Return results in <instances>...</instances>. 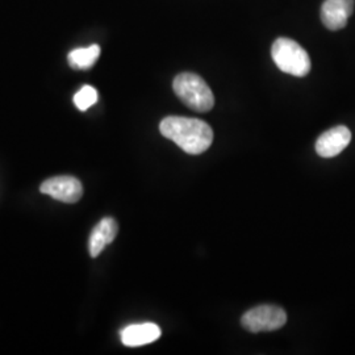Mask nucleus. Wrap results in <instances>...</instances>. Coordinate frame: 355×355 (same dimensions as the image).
<instances>
[{
	"label": "nucleus",
	"mask_w": 355,
	"mask_h": 355,
	"mask_svg": "<svg viewBox=\"0 0 355 355\" xmlns=\"http://www.w3.org/2000/svg\"><path fill=\"white\" fill-rule=\"evenodd\" d=\"M162 136L175 142L183 152L198 155L214 142V130L203 120L182 116H167L161 124Z\"/></svg>",
	"instance_id": "obj_1"
},
{
	"label": "nucleus",
	"mask_w": 355,
	"mask_h": 355,
	"mask_svg": "<svg viewBox=\"0 0 355 355\" xmlns=\"http://www.w3.org/2000/svg\"><path fill=\"white\" fill-rule=\"evenodd\" d=\"M173 89L178 98L196 112H208L215 105L212 89L202 76L193 73L178 74L173 82Z\"/></svg>",
	"instance_id": "obj_2"
},
{
	"label": "nucleus",
	"mask_w": 355,
	"mask_h": 355,
	"mask_svg": "<svg viewBox=\"0 0 355 355\" xmlns=\"http://www.w3.org/2000/svg\"><path fill=\"white\" fill-rule=\"evenodd\" d=\"M271 57L278 69L286 74L303 78L311 71V58L308 53L291 38L275 40L271 48Z\"/></svg>",
	"instance_id": "obj_3"
},
{
	"label": "nucleus",
	"mask_w": 355,
	"mask_h": 355,
	"mask_svg": "<svg viewBox=\"0 0 355 355\" xmlns=\"http://www.w3.org/2000/svg\"><path fill=\"white\" fill-rule=\"evenodd\" d=\"M287 313L278 305H258L249 309L241 318L242 327L252 333L274 331L284 327Z\"/></svg>",
	"instance_id": "obj_4"
},
{
	"label": "nucleus",
	"mask_w": 355,
	"mask_h": 355,
	"mask_svg": "<svg viewBox=\"0 0 355 355\" xmlns=\"http://www.w3.org/2000/svg\"><path fill=\"white\" fill-rule=\"evenodd\" d=\"M40 191L45 195H49L53 199L62 203H76L83 195V186L79 179L70 175L54 177L46 179Z\"/></svg>",
	"instance_id": "obj_5"
},
{
	"label": "nucleus",
	"mask_w": 355,
	"mask_h": 355,
	"mask_svg": "<svg viewBox=\"0 0 355 355\" xmlns=\"http://www.w3.org/2000/svg\"><path fill=\"white\" fill-rule=\"evenodd\" d=\"M352 141L349 128L338 125L324 132L316 141V152L322 158H333L343 153Z\"/></svg>",
	"instance_id": "obj_6"
},
{
	"label": "nucleus",
	"mask_w": 355,
	"mask_h": 355,
	"mask_svg": "<svg viewBox=\"0 0 355 355\" xmlns=\"http://www.w3.org/2000/svg\"><path fill=\"white\" fill-rule=\"evenodd\" d=\"M354 11V0H325L321 7L322 24L330 31H340Z\"/></svg>",
	"instance_id": "obj_7"
},
{
	"label": "nucleus",
	"mask_w": 355,
	"mask_h": 355,
	"mask_svg": "<svg viewBox=\"0 0 355 355\" xmlns=\"http://www.w3.org/2000/svg\"><path fill=\"white\" fill-rule=\"evenodd\" d=\"M161 328L153 322L129 325L120 333L121 343L129 347H137L154 343L161 337Z\"/></svg>",
	"instance_id": "obj_8"
},
{
	"label": "nucleus",
	"mask_w": 355,
	"mask_h": 355,
	"mask_svg": "<svg viewBox=\"0 0 355 355\" xmlns=\"http://www.w3.org/2000/svg\"><path fill=\"white\" fill-rule=\"evenodd\" d=\"M117 223L112 217H105L96 227L92 229L91 236L89 240V255L92 258H96L99 254L102 253L105 249L107 245H110L114 241L117 236Z\"/></svg>",
	"instance_id": "obj_9"
},
{
	"label": "nucleus",
	"mask_w": 355,
	"mask_h": 355,
	"mask_svg": "<svg viewBox=\"0 0 355 355\" xmlns=\"http://www.w3.org/2000/svg\"><path fill=\"white\" fill-rule=\"evenodd\" d=\"M101 55V46L91 45L89 48H78L69 53V64L76 70H87L92 67Z\"/></svg>",
	"instance_id": "obj_10"
},
{
	"label": "nucleus",
	"mask_w": 355,
	"mask_h": 355,
	"mask_svg": "<svg viewBox=\"0 0 355 355\" xmlns=\"http://www.w3.org/2000/svg\"><path fill=\"white\" fill-rule=\"evenodd\" d=\"M98 102V91L92 86H83L74 95V104L79 111H87L91 105Z\"/></svg>",
	"instance_id": "obj_11"
}]
</instances>
